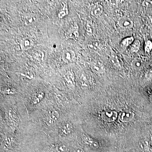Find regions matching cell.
Masks as SVG:
<instances>
[{
	"mask_svg": "<svg viewBox=\"0 0 152 152\" xmlns=\"http://www.w3.org/2000/svg\"><path fill=\"white\" fill-rule=\"evenodd\" d=\"M42 109V114L38 122L44 129H50L52 132L65 116H63L62 111L51 104Z\"/></svg>",
	"mask_w": 152,
	"mask_h": 152,
	"instance_id": "6da1fadb",
	"label": "cell"
},
{
	"mask_svg": "<svg viewBox=\"0 0 152 152\" xmlns=\"http://www.w3.org/2000/svg\"><path fill=\"white\" fill-rule=\"evenodd\" d=\"M7 108H4L1 110V119L2 122L5 123L7 129H10L11 133L15 136L18 134L19 126L21 123V117L18 110L16 103L9 104Z\"/></svg>",
	"mask_w": 152,
	"mask_h": 152,
	"instance_id": "7a4b0ae2",
	"label": "cell"
},
{
	"mask_svg": "<svg viewBox=\"0 0 152 152\" xmlns=\"http://www.w3.org/2000/svg\"><path fill=\"white\" fill-rule=\"evenodd\" d=\"M75 128L70 120L66 118V116L61 120L53 131L56 133L57 138H67L73 133Z\"/></svg>",
	"mask_w": 152,
	"mask_h": 152,
	"instance_id": "3957f363",
	"label": "cell"
},
{
	"mask_svg": "<svg viewBox=\"0 0 152 152\" xmlns=\"http://www.w3.org/2000/svg\"><path fill=\"white\" fill-rule=\"evenodd\" d=\"M1 149L6 151H15L18 148V140L13 134L1 130Z\"/></svg>",
	"mask_w": 152,
	"mask_h": 152,
	"instance_id": "277c9868",
	"label": "cell"
},
{
	"mask_svg": "<svg viewBox=\"0 0 152 152\" xmlns=\"http://www.w3.org/2000/svg\"><path fill=\"white\" fill-rule=\"evenodd\" d=\"M48 152H68L69 149L66 144L63 142L57 141L50 143L47 148Z\"/></svg>",
	"mask_w": 152,
	"mask_h": 152,
	"instance_id": "5b68a950",
	"label": "cell"
},
{
	"mask_svg": "<svg viewBox=\"0 0 152 152\" xmlns=\"http://www.w3.org/2000/svg\"><path fill=\"white\" fill-rule=\"evenodd\" d=\"M81 139L83 143L89 148L94 149H97L99 148V143L96 140L86 133H82L81 135Z\"/></svg>",
	"mask_w": 152,
	"mask_h": 152,
	"instance_id": "8992f818",
	"label": "cell"
},
{
	"mask_svg": "<svg viewBox=\"0 0 152 152\" xmlns=\"http://www.w3.org/2000/svg\"><path fill=\"white\" fill-rule=\"evenodd\" d=\"M101 118L104 121L111 123L116 120L118 117V113L115 110H106L101 113Z\"/></svg>",
	"mask_w": 152,
	"mask_h": 152,
	"instance_id": "52a82bcc",
	"label": "cell"
},
{
	"mask_svg": "<svg viewBox=\"0 0 152 152\" xmlns=\"http://www.w3.org/2000/svg\"><path fill=\"white\" fill-rule=\"evenodd\" d=\"M134 117L135 114L134 112L132 111H126L120 113L118 118L121 122L127 123L132 121Z\"/></svg>",
	"mask_w": 152,
	"mask_h": 152,
	"instance_id": "ba28073f",
	"label": "cell"
},
{
	"mask_svg": "<svg viewBox=\"0 0 152 152\" xmlns=\"http://www.w3.org/2000/svg\"><path fill=\"white\" fill-rule=\"evenodd\" d=\"M118 24L120 27L123 29H131L134 26V22L129 18L123 17L119 19Z\"/></svg>",
	"mask_w": 152,
	"mask_h": 152,
	"instance_id": "9c48e42d",
	"label": "cell"
},
{
	"mask_svg": "<svg viewBox=\"0 0 152 152\" xmlns=\"http://www.w3.org/2000/svg\"><path fill=\"white\" fill-rule=\"evenodd\" d=\"M92 70L99 75H102L105 72L106 69L102 63L99 61L95 62L91 64Z\"/></svg>",
	"mask_w": 152,
	"mask_h": 152,
	"instance_id": "30bf717a",
	"label": "cell"
},
{
	"mask_svg": "<svg viewBox=\"0 0 152 152\" xmlns=\"http://www.w3.org/2000/svg\"><path fill=\"white\" fill-rule=\"evenodd\" d=\"M110 64L116 68L121 67V60L118 55L115 52H112L110 54L109 58Z\"/></svg>",
	"mask_w": 152,
	"mask_h": 152,
	"instance_id": "8fae6325",
	"label": "cell"
},
{
	"mask_svg": "<svg viewBox=\"0 0 152 152\" xmlns=\"http://www.w3.org/2000/svg\"><path fill=\"white\" fill-rule=\"evenodd\" d=\"M103 7L99 4H96L92 8L91 14L93 16L98 17L103 12Z\"/></svg>",
	"mask_w": 152,
	"mask_h": 152,
	"instance_id": "7c38bea8",
	"label": "cell"
},
{
	"mask_svg": "<svg viewBox=\"0 0 152 152\" xmlns=\"http://www.w3.org/2000/svg\"><path fill=\"white\" fill-rule=\"evenodd\" d=\"M134 38L132 36L124 38L121 42V47L122 48L126 49L130 47L134 41Z\"/></svg>",
	"mask_w": 152,
	"mask_h": 152,
	"instance_id": "4fadbf2b",
	"label": "cell"
},
{
	"mask_svg": "<svg viewBox=\"0 0 152 152\" xmlns=\"http://www.w3.org/2000/svg\"><path fill=\"white\" fill-rule=\"evenodd\" d=\"M141 42L139 40H135L130 46V52L132 53H137L139 51L140 48Z\"/></svg>",
	"mask_w": 152,
	"mask_h": 152,
	"instance_id": "5bb4252c",
	"label": "cell"
},
{
	"mask_svg": "<svg viewBox=\"0 0 152 152\" xmlns=\"http://www.w3.org/2000/svg\"><path fill=\"white\" fill-rule=\"evenodd\" d=\"M63 56V59L64 60H65L66 61H70L74 59L75 57V53L72 51H68L65 52Z\"/></svg>",
	"mask_w": 152,
	"mask_h": 152,
	"instance_id": "9a60e30c",
	"label": "cell"
},
{
	"mask_svg": "<svg viewBox=\"0 0 152 152\" xmlns=\"http://www.w3.org/2000/svg\"><path fill=\"white\" fill-rule=\"evenodd\" d=\"M144 51L146 53H149L152 50V42L147 40L145 42L144 47Z\"/></svg>",
	"mask_w": 152,
	"mask_h": 152,
	"instance_id": "2e32d148",
	"label": "cell"
},
{
	"mask_svg": "<svg viewBox=\"0 0 152 152\" xmlns=\"http://www.w3.org/2000/svg\"><path fill=\"white\" fill-rule=\"evenodd\" d=\"M142 61L140 59L136 58L133 60L132 62V65L134 68H138L142 66Z\"/></svg>",
	"mask_w": 152,
	"mask_h": 152,
	"instance_id": "e0dca14e",
	"label": "cell"
},
{
	"mask_svg": "<svg viewBox=\"0 0 152 152\" xmlns=\"http://www.w3.org/2000/svg\"><path fill=\"white\" fill-rule=\"evenodd\" d=\"M145 77L147 80H152V67L146 71L145 73Z\"/></svg>",
	"mask_w": 152,
	"mask_h": 152,
	"instance_id": "ac0fdd59",
	"label": "cell"
},
{
	"mask_svg": "<svg viewBox=\"0 0 152 152\" xmlns=\"http://www.w3.org/2000/svg\"><path fill=\"white\" fill-rule=\"evenodd\" d=\"M89 47L90 48L96 51H97L99 50V44L97 42H96L92 45H90Z\"/></svg>",
	"mask_w": 152,
	"mask_h": 152,
	"instance_id": "d6986e66",
	"label": "cell"
},
{
	"mask_svg": "<svg viewBox=\"0 0 152 152\" xmlns=\"http://www.w3.org/2000/svg\"><path fill=\"white\" fill-rule=\"evenodd\" d=\"M87 31L90 34H92L94 32V27L91 24L89 23L87 26Z\"/></svg>",
	"mask_w": 152,
	"mask_h": 152,
	"instance_id": "ffe728a7",
	"label": "cell"
},
{
	"mask_svg": "<svg viewBox=\"0 0 152 152\" xmlns=\"http://www.w3.org/2000/svg\"><path fill=\"white\" fill-rule=\"evenodd\" d=\"M31 42H30L28 40H25L23 42V48H30V47L31 46Z\"/></svg>",
	"mask_w": 152,
	"mask_h": 152,
	"instance_id": "44dd1931",
	"label": "cell"
},
{
	"mask_svg": "<svg viewBox=\"0 0 152 152\" xmlns=\"http://www.w3.org/2000/svg\"><path fill=\"white\" fill-rule=\"evenodd\" d=\"M152 4V1H144L142 2V5L144 7H148Z\"/></svg>",
	"mask_w": 152,
	"mask_h": 152,
	"instance_id": "7402d4cb",
	"label": "cell"
},
{
	"mask_svg": "<svg viewBox=\"0 0 152 152\" xmlns=\"http://www.w3.org/2000/svg\"><path fill=\"white\" fill-rule=\"evenodd\" d=\"M73 152H86L84 150L80 147H77L74 150Z\"/></svg>",
	"mask_w": 152,
	"mask_h": 152,
	"instance_id": "603a6c76",
	"label": "cell"
},
{
	"mask_svg": "<svg viewBox=\"0 0 152 152\" xmlns=\"http://www.w3.org/2000/svg\"></svg>",
	"mask_w": 152,
	"mask_h": 152,
	"instance_id": "cb8c5ba5",
	"label": "cell"
}]
</instances>
